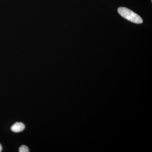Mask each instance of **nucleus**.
I'll return each mask as SVG.
<instances>
[{
  "label": "nucleus",
  "mask_w": 152,
  "mask_h": 152,
  "mask_svg": "<svg viewBox=\"0 0 152 152\" xmlns=\"http://www.w3.org/2000/svg\"><path fill=\"white\" fill-rule=\"evenodd\" d=\"M118 11L122 17L129 21L137 24H141L143 23L142 18L130 9L124 7H121L118 8Z\"/></svg>",
  "instance_id": "nucleus-1"
},
{
  "label": "nucleus",
  "mask_w": 152,
  "mask_h": 152,
  "mask_svg": "<svg viewBox=\"0 0 152 152\" xmlns=\"http://www.w3.org/2000/svg\"><path fill=\"white\" fill-rule=\"evenodd\" d=\"M2 150V147L1 146V145L0 144V152H1Z\"/></svg>",
  "instance_id": "nucleus-4"
},
{
  "label": "nucleus",
  "mask_w": 152,
  "mask_h": 152,
  "mask_svg": "<svg viewBox=\"0 0 152 152\" xmlns=\"http://www.w3.org/2000/svg\"><path fill=\"white\" fill-rule=\"evenodd\" d=\"M29 149L27 146L23 145L19 148V152H28Z\"/></svg>",
  "instance_id": "nucleus-3"
},
{
  "label": "nucleus",
  "mask_w": 152,
  "mask_h": 152,
  "mask_svg": "<svg viewBox=\"0 0 152 152\" xmlns=\"http://www.w3.org/2000/svg\"><path fill=\"white\" fill-rule=\"evenodd\" d=\"M25 128V126L23 123L20 122H17L12 127H11V130L14 132L18 133L23 131Z\"/></svg>",
  "instance_id": "nucleus-2"
}]
</instances>
